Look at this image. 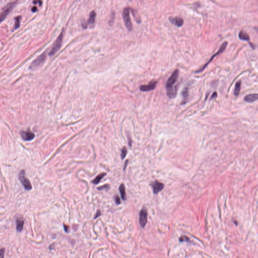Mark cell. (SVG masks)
<instances>
[{"label": "cell", "mask_w": 258, "mask_h": 258, "mask_svg": "<svg viewBox=\"0 0 258 258\" xmlns=\"http://www.w3.org/2000/svg\"><path fill=\"white\" fill-rule=\"evenodd\" d=\"M63 34L64 31L63 30L62 31L61 33L60 34L56 40L55 41V43L53 45V48L49 53V55L50 56H52L53 55H55V54L59 50L60 48H61L63 38Z\"/></svg>", "instance_id": "4"}, {"label": "cell", "mask_w": 258, "mask_h": 258, "mask_svg": "<svg viewBox=\"0 0 258 258\" xmlns=\"http://www.w3.org/2000/svg\"><path fill=\"white\" fill-rule=\"evenodd\" d=\"M227 46H228V42H224L221 45V46H220V48L219 49L218 52H217L216 54H215L214 55H213V56L210 58V60H209V61L207 62L204 66L202 67L201 68H200L198 70H197V71L195 72V73H200L203 72L204 70V69L207 67V66H208V65L210 63V62L212 61V60H213V59L215 57H216L217 56H218V55H220V54H221V53L224 52V50H225Z\"/></svg>", "instance_id": "3"}, {"label": "cell", "mask_w": 258, "mask_h": 258, "mask_svg": "<svg viewBox=\"0 0 258 258\" xmlns=\"http://www.w3.org/2000/svg\"><path fill=\"white\" fill-rule=\"evenodd\" d=\"M95 17H96V14L94 11H92L90 14L88 20L86 25L89 26V27L93 26L95 23Z\"/></svg>", "instance_id": "16"}, {"label": "cell", "mask_w": 258, "mask_h": 258, "mask_svg": "<svg viewBox=\"0 0 258 258\" xmlns=\"http://www.w3.org/2000/svg\"><path fill=\"white\" fill-rule=\"evenodd\" d=\"M114 201H115V202L117 204V205H119L120 204V198H119L118 195H116L114 196Z\"/></svg>", "instance_id": "26"}, {"label": "cell", "mask_w": 258, "mask_h": 258, "mask_svg": "<svg viewBox=\"0 0 258 258\" xmlns=\"http://www.w3.org/2000/svg\"><path fill=\"white\" fill-rule=\"evenodd\" d=\"M19 179L25 189L27 191H30L32 189V187L31 186L30 182L28 179L25 177V173L24 170H22L19 174Z\"/></svg>", "instance_id": "5"}, {"label": "cell", "mask_w": 258, "mask_h": 258, "mask_svg": "<svg viewBox=\"0 0 258 258\" xmlns=\"http://www.w3.org/2000/svg\"><path fill=\"white\" fill-rule=\"evenodd\" d=\"M147 212L145 208H143L139 213V223L141 227L145 228L147 222Z\"/></svg>", "instance_id": "8"}, {"label": "cell", "mask_w": 258, "mask_h": 258, "mask_svg": "<svg viewBox=\"0 0 258 258\" xmlns=\"http://www.w3.org/2000/svg\"><path fill=\"white\" fill-rule=\"evenodd\" d=\"M179 77V70L176 69L171 74V76L166 81L165 84V88L166 90V95L169 99H175L177 92V87L175 86L176 83L177 82Z\"/></svg>", "instance_id": "1"}, {"label": "cell", "mask_w": 258, "mask_h": 258, "mask_svg": "<svg viewBox=\"0 0 258 258\" xmlns=\"http://www.w3.org/2000/svg\"><path fill=\"white\" fill-rule=\"evenodd\" d=\"M20 135L22 137V139L25 141H29L33 140L35 137L34 134L30 131H22L20 132Z\"/></svg>", "instance_id": "12"}, {"label": "cell", "mask_w": 258, "mask_h": 258, "mask_svg": "<svg viewBox=\"0 0 258 258\" xmlns=\"http://www.w3.org/2000/svg\"><path fill=\"white\" fill-rule=\"evenodd\" d=\"M33 3H34V4H37V3H39V5H41L42 4V1H41L40 0L35 1H34V2H33Z\"/></svg>", "instance_id": "30"}, {"label": "cell", "mask_w": 258, "mask_h": 258, "mask_svg": "<svg viewBox=\"0 0 258 258\" xmlns=\"http://www.w3.org/2000/svg\"><path fill=\"white\" fill-rule=\"evenodd\" d=\"M119 191L120 193V196L123 200H126L127 197L126 195V191H125V186L124 184H121L119 187Z\"/></svg>", "instance_id": "17"}, {"label": "cell", "mask_w": 258, "mask_h": 258, "mask_svg": "<svg viewBox=\"0 0 258 258\" xmlns=\"http://www.w3.org/2000/svg\"><path fill=\"white\" fill-rule=\"evenodd\" d=\"M169 20L171 23L173 24L178 27H182L184 24V21L183 19L179 17H175L169 18Z\"/></svg>", "instance_id": "13"}, {"label": "cell", "mask_w": 258, "mask_h": 258, "mask_svg": "<svg viewBox=\"0 0 258 258\" xmlns=\"http://www.w3.org/2000/svg\"><path fill=\"white\" fill-rule=\"evenodd\" d=\"M131 11L132 14H133V15L134 17L136 19V21L138 23H140V22H141V19H140V17H139V16L138 15L137 12H136V10L132 8Z\"/></svg>", "instance_id": "21"}, {"label": "cell", "mask_w": 258, "mask_h": 258, "mask_svg": "<svg viewBox=\"0 0 258 258\" xmlns=\"http://www.w3.org/2000/svg\"><path fill=\"white\" fill-rule=\"evenodd\" d=\"M128 163V160H126V162H125V164H124V165H125V166H124V171H125V169H126V167H127Z\"/></svg>", "instance_id": "34"}, {"label": "cell", "mask_w": 258, "mask_h": 258, "mask_svg": "<svg viewBox=\"0 0 258 258\" xmlns=\"http://www.w3.org/2000/svg\"><path fill=\"white\" fill-rule=\"evenodd\" d=\"M238 37L240 40L244 41H249V35L243 31H241L238 34Z\"/></svg>", "instance_id": "19"}, {"label": "cell", "mask_w": 258, "mask_h": 258, "mask_svg": "<svg viewBox=\"0 0 258 258\" xmlns=\"http://www.w3.org/2000/svg\"><path fill=\"white\" fill-rule=\"evenodd\" d=\"M5 253V249H1L0 251V257L1 258H3L4 257V254Z\"/></svg>", "instance_id": "29"}, {"label": "cell", "mask_w": 258, "mask_h": 258, "mask_svg": "<svg viewBox=\"0 0 258 258\" xmlns=\"http://www.w3.org/2000/svg\"><path fill=\"white\" fill-rule=\"evenodd\" d=\"M46 59V53H44L42 55L40 56L39 57L37 58V59L31 63L30 66V68L31 69H34L36 68L40 67L42 64L44 63V62Z\"/></svg>", "instance_id": "7"}, {"label": "cell", "mask_w": 258, "mask_h": 258, "mask_svg": "<svg viewBox=\"0 0 258 258\" xmlns=\"http://www.w3.org/2000/svg\"><path fill=\"white\" fill-rule=\"evenodd\" d=\"M64 230L66 232H67L68 233L69 232V226H68V225H64Z\"/></svg>", "instance_id": "28"}, {"label": "cell", "mask_w": 258, "mask_h": 258, "mask_svg": "<svg viewBox=\"0 0 258 258\" xmlns=\"http://www.w3.org/2000/svg\"><path fill=\"white\" fill-rule=\"evenodd\" d=\"M151 186L153 189V193L155 194H157L158 193L163 190L164 188V185L157 181H155L152 182L151 184Z\"/></svg>", "instance_id": "10"}, {"label": "cell", "mask_w": 258, "mask_h": 258, "mask_svg": "<svg viewBox=\"0 0 258 258\" xmlns=\"http://www.w3.org/2000/svg\"><path fill=\"white\" fill-rule=\"evenodd\" d=\"M128 143L130 146H132V140L130 138H128Z\"/></svg>", "instance_id": "33"}, {"label": "cell", "mask_w": 258, "mask_h": 258, "mask_svg": "<svg viewBox=\"0 0 258 258\" xmlns=\"http://www.w3.org/2000/svg\"><path fill=\"white\" fill-rule=\"evenodd\" d=\"M31 11H32L33 12H35L37 11V8L36 7H33V8H32Z\"/></svg>", "instance_id": "32"}, {"label": "cell", "mask_w": 258, "mask_h": 258, "mask_svg": "<svg viewBox=\"0 0 258 258\" xmlns=\"http://www.w3.org/2000/svg\"><path fill=\"white\" fill-rule=\"evenodd\" d=\"M16 230L19 232H22L23 228L24 220L21 218H17L16 220Z\"/></svg>", "instance_id": "15"}, {"label": "cell", "mask_w": 258, "mask_h": 258, "mask_svg": "<svg viewBox=\"0 0 258 258\" xmlns=\"http://www.w3.org/2000/svg\"><path fill=\"white\" fill-rule=\"evenodd\" d=\"M21 17L18 16L15 18V25H14V29H16L18 28H19L20 26V21H21Z\"/></svg>", "instance_id": "22"}, {"label": "cell", "mask_w": 258, "mask_h": 258, "mask_svg": "<svg viewBox=\"0 0 258 258\" xmlns=\"http://www.w3.org/2000/svg\"><path fill=\"white\" fill-rule=\"evenodd\" d=\"M217 96V94L216 92H214V93H213V94H212V96H211V99H213V97H214V98H216Z\"/></svg>", "instance_id": "31"}, {"label": "cell", "mask_w": 258, "mask_h": 258, "mask_svg": "<svg viewBox=\"0 0 258 258\" xmlns=\"http://www.w3.org/2000/svg\"><path fill=\"white\" fill-rule=\"evenodd\" d=\"M157 81H151L147 85H143L140 87V90L143 92H147L153 90L157 85Z\"/></svg>", "instance_id": "9"}, {"label": "cell", "mask_w": 258, "mask_h": 258, "mask_svg": "<svg viewBox=\"0 0 258 258\" xmlns=\"http://www.w3.org/2000/svg\"><path fill=\"white\" fill-rule=\"evenodd\" d=\"M16 2L10 3L3 8L0 15L1 16L0 19L1 22H2L4 20L7 15L10 13V12L12 10V9H13L16 5Z\"/></svg>", "instance_id": "6"}, {"label": "cell", "mask_w": 258, "mask_h": 258, "mask_svg": "<svg viewBox=\"0 0 258 258\" xmlns=\"http://www.w3.org/2000/svg\"><path fill=\"white\" fill-rule=\"evenodd\" d=\"M189 86H186L185 87L183 88L182 90V92H181V95H182V102H181V105H184L187 103L189 99Z\"/></svg>", "instance_id": "11"}, {"label": "cell", "mask_w": 258, "mask_h": 258, "mask_svg": "<svg viewBox=\"0 0 258 258\" xmlns=\"http://www.w3.org/2000/svg\"><path fill=\"white\" fill-rule=\"evenodd\" d=\"M241 81H238L236 82L234 88V94L236 96H238L241 91Z\"/></svg>", "instance_id": "20"}, {"label": "cell", "mask_w": 258, "mask_h": 258, "mask_svg": "<svg viewBox=\"0 0 258 258\" xmlns=\"http://www.w3.org/2000/svg\"><path fill=\"white\" fill-rule=\"evenodd\" d=\"M131 9L130 7H126L122 11V18L125 26L129 31H131L133 30V25L130 14Z\"/></svg>", "instance_id": "2"}, {"label": "cell", "mask_w": 258, "mask_h": 258, "mask_svg": "<svg viewBox=\"0 0 258 258\" xmlns=\"http://www.w3.org/2000/svg\"><path fill=\"white\" fill-rule=\"evenodd\" d=\"M107 175L106 173H101L97 175L92 181V183L94 185H97L101 182V180L103 179L105 176Z\"/></svg>", "instance_id": "18"}, {"label": "cell", "mask_w": 258, "mask_h": 258, "mask_svg": "<svg viewBox=\"0 0 258 258\" xmlns=\"http://www.w3.org/2000/svg\"><path fill=\"white\" fill-rule=\"evenodd\" d=\"M109 188H109V186H108V185H103V186L98 187V188H97V189H98L100 191L103 190H104V189H105V190H108Z\"/></svg>", "instance_id": "24"}, {"label": "cell", "mask_w": 258, "mask_h": 258, "mask_svg": "<svg viewBox=\"0 0 258 258\" xmlns=\"http://www.w3.org/2000/svg\"><path fill=\"white\" fill-rule=\"evenodd\" d=\"M101 211H100V210H98V211H97V212H96V215H95V217H94V219H95L97 218H98V217H99L100 216H101Z\"/></svg>", "instance_id": "27"}, {"label": "cell", "mask_w": 258, "mask_h": 258, "mask_svg": "<svg viewBox=\"0 0 258 258\" xmlns=\"http://www.w3.org/2000/svg\"><path fill=\"white\" fill-rule=\"evenodd\" d=\"M179 240L181 242H183V241H188V242H189V241H190L189 238L186 236H181L179 238Z\"/></svg>", "instance_id": "25"}, {"label": "cell", "mask_w": 258, "mask_h": 258, "mask_svg": "<svg viewBox=\"0 0 258 258\" xmlns=\"http://www.w3.org/2000/svg\"><path fill=\"white\" fill-rule=\"evenodd\" d=\"M257 100H258V93L248 94L244 97V101L247 103H253Z\"/></svg>", "instance_id": "14"}, {"label": "cell", "mask_w": 258, "mask_h": 258, "mask_svg": "<svg viewBox=\"0 0 258 258\" xmlns=\"http://www.w3.org/2000/svg\"><path fill=\"white\" fill-rule=\"evenodd\" d=\"M127 149L126 147H124L122 149V152H121V157L122 159H123L125 158L126 156L127 155Z\"/></svg>", "instance_id": "23"}]
</instances>
